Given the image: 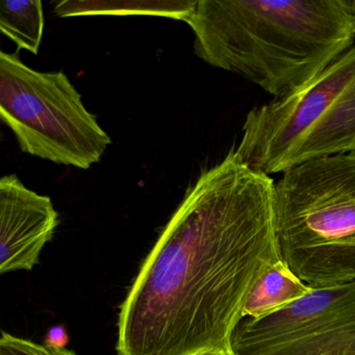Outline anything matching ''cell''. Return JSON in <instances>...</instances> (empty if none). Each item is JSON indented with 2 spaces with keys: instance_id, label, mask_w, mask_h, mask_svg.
I'll list each match as a JSON object with an SVG mask.
<instances>
[{
  "instance_id": "5bb4252c",
  "label": "cell",
  "mask_w": 355,
  "mask_h": 355,
  "mask_svg": "<svg viewBox=\"0 0 355 355\" xmlns=\"http://www.w3.org/2000/svg\"><path fill=\"white\" fill-rule=\"evenodd\" d=\"M198 355H230V354H226V353H223V352H216V351H214V352L200 353V354H198Z\"/></svg>"
},
{
  "instance_id": "4fadbf2b",
  "label": "cell",
  "mask_w": 355,
  "mask_h": 355,
  "mask_svg": "<svg viewBox=\"0 0 355 355\" xmlns=\"http://www.w3.org/2000/svg\"><path fill=\"white\" fill-rule=\"evenodd\" d=\"M340 3L344 6L345 9L355 17V0H340Z\"/></svg>"
},
{
  "instance_id": "8fae6325",
  "label": "cell",
  "mask_w": 355,
  "mask_h": 355,
  "mask_svg": "<svg viewBox=\"0 0 355 355\" xmlns=\"http://www.w3.org/2000/svg\"><path fill=\"white\" fill-rule=\"evenodd\" d=\"M0 355H76L69 349L49 348L26 338L3 331L0 336Z\"/></svg>"
},
{
  "instance_id": "52a82bcc",
  "label": "cell",
  "mask_w": 355,
  "mask_h": 355,
  "mask_svg": "<svg viewBox=\"0 0 355 355\" xmlns=\"http://www.w3.org/2000/svg\"><path fill=\"white\" fill-rule=\"evenodd\" d=\"M59 223L51 197L26 188L15 174L3 176L0 180V273L32 271Z\"/></svg>"
},
{
  "instance_id": "6da1fadb",
  "label": "cell",
  "mask_w": 355,
  "mask_h": 355,
  "mask_svg": "<svg viewBox=\"0 0 355 355\" xmlns=\"http://www.w3.org/2000/svg\"><path fill=\"white\" fill-rule=\"evenodd\" d=\"M274 184L234 149L200 174L120 305L118 355H232L251 291L282 261Z\"/></svg>"
},
{
  "instance_id": "ba28073f",
  "label": "cell",
  "mask_w": 355,
  "mask_h": 355,
  "mask_svg": "<svg viewBox=\"0 0 355 355\" xmlns=\"http://www.w3.org/2000/svg\"><path fill=\"white\" fill-rule=\"evenodd\" d=\"M284 261L272 265L261 276L243 309V318L259 319L272 315L311 291Z\"/></svg>"
},
{
  "instance_id": "277c9868",
  "label": "cell",
  "mask_w": 355,
  "mask_h": 355,
  "mask_svg": "<svg viewBox=\"0 0 355 355\" xmlns=\"http://www.w3.org/2000/svg\"><path fill=\"white\" fill-rule=\"evenodd\" d=\"M234 149L261 173L355 153V45L297 92L253 107Z\"/></svg>"
},
{
  "instance_id": "5b68a950",
  "label": "cell",
  "mask_w": 355,
  "mask_h": 355,
  "mask_svg": "<svg viewBox=\"0 0 355 355\" xmlns=\"http://www.w3.org/2000/svg\"><path fill=\"white\" fill-rule=\"evenodd\" d=\"M0 118L22 153L87 170L112 143L63 71L39 72L0 51Z\"/></svg>"
},
{
  "instance_id": "7c38bea8",
  "label": "cell",
  "mask_w": 355,
  "mask_h": 355,
  "mask_svg": "<svg viewBox=\"0 0 355 355\" xmlns=\"http://www.w3.org/2000/svg\"><path fill=\"white\" fill-rule=\"evenodd\" d=\"M68 343H69V336L64 326L57 325L49 328L45 336V346L61 350V349L67 348Z\"/></svg>"
},
{
  "instance_id": "8992f818",
  "label": "cell",
  "mask_w": 355,
  "mask_h": 355,
  "mask_svg": "<svg viewBox=\"0 0 355 355\" xmlns=\"http://www.w3.org/2000/svg\"><path fill=\"white\" fill-rule=\"evenodd\" d=\"M232 355H355V280L309 294L272 315L243 318Z\"/></svg>"
},
{
  "instance_id": "7a4b0ae2",
  "label": "cell",
  "mask_w": 355,
  "mask_h": 355,
  "mask_svg": "<svg viewBox=\"0 0 355 355\" xmlns=\"http://www.w3.org/2000/svg\"><path fill=\"white\" fill-rule=\"evenodd\" d=\"M186 22L199 59L274 99L304 88L355 40L340 0H198Z\"/></svg>"
},
{
  "instance_id": "30bf717a",
  "label": "cell",
  "mask_w": 355,
  "mask_h": 355,
  "mask_svg": "<svg viewBox=\"0 0 355 355\" xmlns=\"http://www.w3.org/2000/svg\"><path fill=\"white\" fill-rule=\"evenodd\" d=\"M0 31L18 49L38 55L44 31L42 3L39 0H3L0 3Z\"/></svg>"
},
{
  "instance_id": "9c48e42d",
  "label": "cell",
  "mask_w": 355,
  "mask_h": 355,
  "mask_svg": "<svg viewBox=\"0 0 355 355\" xmlns=\"http://www.w3.org/2000/svg\"><path fill=\"white\" fill-rule=\"evenodd\" d=\"M196 1H61L55 8L59 17L89 15H150L186 21Z\"/></svg>"
},
{
  "instance_id": "3957f363",
  "label": "cell",
  "mask_w": 355,
  "mask_h": 355,
  "mask_svg": "<svg viewBox=\"0 0 355 355\" xmlns=\"http://www.w3.org/2000/svg\"><path fill=\"white\" fill-rule=\"evenodd\" d=\"M273 211L280 257L307 286L355 280V153L284 172Z\"/></svg>"
}]
</instances>
